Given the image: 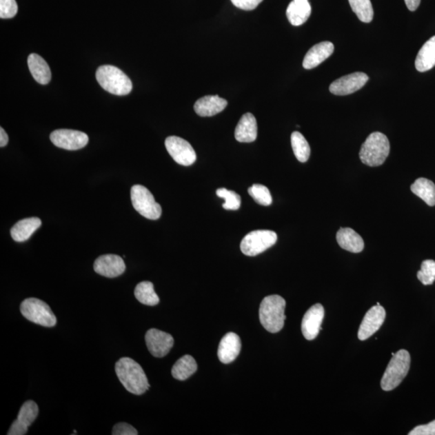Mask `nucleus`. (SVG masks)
Wrapping results in <instances>:
<instances>
[{
	"label": "nucleus",
	"mask_w": 435,
	"mask_h": 435,
	"mask_svg": "<svg viewBox=\"0 0 435 435\" xmlns=\"http://www.w3.org/2000/svg\"><path fill=\"white\" fill-rule=\"evenodd\" d=\"M116 374L129 393L141 395L150 389V385L145 371L131 358H119L116 364Z\"/></svg>",
	"instance_id": "nucleus-1"
},
{
	"label": "nucleus",
	"mask_w": 435,
	"mask_h": 435,
	"mask_svg": "<svg viewBox=\"0 0 435 435\" xmlns=\"http://www.w3.org/2000/svg\"><path fill=\"white\" fill-rule=\"evenodd\" d=\"M285 300L279 295L267 296L263 299L260 310V321L266 331L277 333L284 327Z\"/></svg>",
	"instance_id": "nucleus-2"
},
{
	"label": "nucleus",
	"mask_w": 435,
	"mask_h": 435,
	"mask_svg": "<svg viewBox=\"0 0 435 435\" xmlns=\"http://www.w3.org/2000/svg\"><path fill=\"white\" fill-rule=\"evenodd\" d=\"M390 152L388 137L381 132H372L361 146L360 159L367 166H380L384 164Z\"/></svg>",
	"instance_id": "nucleus-3"
},
{
	"label": "nucleus",
	"mask_w": 435,
	"mask_h": 435,
	"mask_svg": "<svg viewBox=\"0 0 435 435\" xmlns=\"http://www.w3.org/2000/svg\"><path fill=\"white\" fill-rule=\"evenodd\" d=\"M95 76L99 85L109 93L122 97L132 92L131 79L116 66H100Z\"/></svg>",
	"instance_id": "nucleus-4"
},
{
	"label": "nucleus",
	"mask_w": 435,
	"mask_h": 435,
	"mask_svg": "<svg viewBox=\"0 0 435 435\" xmlns=\"http://www.w3.org/2000/svg\"><path fill=\"white\" fill-rule=\"evenodd\" d=\"M392 355L393 358H391L381 382V388L384 391L396 389L407 376L410 367L409 352L403 349Z\"/></svg>",
	"instance_id": "nucleus-5"
},
{
	"label": "nucleus",
	"mask_w": 435,
	"mask_h": 435,
	"mask_svg": "<svg viewBox=\"0 0 435 435\" xmlns=\"http://www.w3.org/2000/svg\"><path fill=\"white\" fill-rule=\"evenodd\" d=\"M21 312L28 321L45 327H54L57 318L49 305L43 301L30 298L23 300L21 305Z\"/></svg>",
	"instance_id": "nucleus-6"
},
{
	"label": "nucleus",
	"mask_w": 435,
	"mask_h": 435,
	"mask_svg": "<svg viewBox=\"0 0 435 435\" xmlns=\"http://www.w3.org/2000/svg\"><path fill=\"white\" fill-rule=\"evenodd\" d=\"M131 199L134 209L142 216L152 221L160 219L162 212L161 205L156 202L154 195L145 186L133 185Z\"/></svg>",
	"instance_id": "nucleus-7"
},
{
	"label": "nucleus",
	"mask_w": 435,
	"mask_h": 435,
	"mask_svg": "<svg viewBox=\"0 0 435 435\" xmlns=\"http://www.w3.org/2000/svg\"><path fill=\"white\" fill-rule=\"evenodd\" d=\"M277 241L276 233L270 230H256L248 233L243 239L241 250L243 254L255 256L274 246Z\"/></svg>",
	"instance_id": "nucleus-8"
},
{
	"label": "nucleus",
	"mask_w": 435,
	"mask_h": 435,
	"mask_svg": "<svg viewBox=\"0 0 435 435\" xmlns=\"http://www.w3.org/2000/svg\"><path fill=\"white\" fill-rule=\"evenodd\" d=\"M165 147L170 155L176 163L189 166L197 159L196 152L188 141L179 136H169L165 140Z\"/></svg>",
	"instance_id": "nucleus-9"
},
{
	"label": "nucleus",
	"mask_w": 435,
	"mask_h": 435,
	"mask_svg": "<svg viewBox=\"0 0 435 435\" xmlns=\"http://www.w3.org/2000/svg\"><path fill=\"white\" fill-rule=\"evenodd\" d=\"M50 140L55 146L61 149L79 150L88 145L89 137L83 132L59 129L50 134Z\"/></svg>",
	"instance_id": "nucleus-10"
},
{
	"label": "nucleus",
	"mask_w": 435,
	"mask_h": 435,
	"mask_svg": "<svg viewBox=\"0 0 435 435\" xmlns=\"http://www.w3.org/2000/svg\"><path fill=\"white\" fill-rule=\"evenodd\" d=\"M145 342L152 356L162 358L168 355L174 346V339L168 333L152 328L145 334Z\"/></svg>",
	"instance_id": "nucleus-11"
},
{
	"label": "nucleus",
	"mask_w": 435,
	"mask_h": 435,
	"mask_svg": "<svg viewBox=\"0 0 435 435\" xmlns=\"http://www.w3.org/2000/svg\"><path fill=\"white\" fill-rule=\"evenodd\" d=\"M369 81V76L362 72H356L351 74L343 76L330 85V92L334 95L344 97L358 92Z\"/></svg>",
	"instance_id": "nucleus-12"
},
{
	"label": "nucleus",
	"mask_w": 435,
	"mask_h": 435,
	"mask_svg": "<svg viewBox=\"0 0 435 435\" xmlns=\"http://www.w3.org/2000/svg\"><path fill=\"white\" fill-rule=\"evenodd\" d=\"M386 312L381 305L372 307L365 314L358 332V338L361 341H365L378 331L384 323Z\"/></svg>",
	"instance_id": "nucleus-13"
},
{
	"label": "nucleus",
	"mask_w": 435,
	"mask_h": 435,
	"mask_svg": "<svg viewBox=\"0 0 435 435\" xmlns=\"http://www.w3.org/2000/svg\"><path fill=\"white\" fill-rule=\"evenodd\" d=\"M94 270L99 275L114 279L123 274L126 265L122 257L108 254L99 256L95 260Z\"/></svg>",
	"instance_id": "nucleus-14"
},
{
	"label": "nucleus",
	"mask_w": 435,
	"mask_h": 435,
	"mask_svg": "<svg viewBox=\"0 0 435 435\" xmlns=\"http://www.w3.org/2000/svg\"><path fill=\"white\" fill-rule=\"evenodd\" d=\"M324 308L321 304H315L305 314L302 322V332L307 341H313L318 336L324 318Z\"/></svg>",
	"instance_id": "nucleus-15"
},
{
	"label": "nucleus",
	"mask_w": 435,
	"mask_h": 435,
	"mask_svg": "<svg viewBox=\"0 0 435 435\" xmlns=\"http://www.w3.org/2000/svg\"><path fill=\"white\" fill-rule=\"evenodd\" d=\"M241 351V338L236 333L229 332L221 339L218 349V357L223 364H230Z\"/></svg>",
	"instance_id": "nucleus-16"
},
{
	"label": "nucleus",
	"mask_w": 435,
	"mask_h": 435,
	"mask_svg": "<svg viewBox=\"0 0 435 435\" xmlns=\"http://www.w3.org/2000/svg\"><path fill=\"white\" fill-rule=\"evenodd\" d=\"M334 50L332 42L323 41L315 45L305 54L303 60V67L307 70H312L323 63L325 60L331 57Z\"/></svg>",
	"instance_id": "nucleus-17"
},
{
	"label": "nucleus",
	"mask_w": 435,
	"mask_h": 435,
	"mask_svg": "<svg viewBox=\"0 0 435 435\" xmlns=\"http://www.w3.org/2000/svg\"><path fill=\"white\" fill-rule=\"evenodd\" d=\"M227 106L226 99L218 95H208L197 100L194 104V111L202 117H214L221 113Z\"/></svg>",
	"instance_id": "nucleus-18"
},
{
	"label": "nucleus",
	"mask_w": 435,
	"mask_h": 435,
	"mask_svg": "<svg viewBox=\"0 0 435 435\" xmlns=\"http://www.w3.org/2000/svg\"><path fill=\"white\" fill-rule=\"evenodd\" d=\"M236 141L241 143L255 141L257 137L256 119L252 113H246L239 121L235 131Z\"/></svg>",
	"instance_id": "nucleus-19"
},
{
	"label": "nucleus",
	"mask_w": 435,
	"mask_h": 435,
	"mask_svg": "<svg viewBox=\"0 0 435 435\" xmlns=\"http://www.w3.org/2000/svg\"><path fill=\"white\" fill-rule=\"evenodd\" d=\"M312 14L309 0H293L286 10V16L291 25L300 26L307 22Z\"/></svg>",
	"instance_id": "nucleus-20"
},
{
	"label": "nucleus",
	"mask_w": 435,
	"mask_h": 435,
	"mask_svg": "<svg viewBox=\"0 0 435 435\" xmlns=\"http://www.w3.org/2000/svg\"><path fill=\"white\" fill-rule=\"evenodd\" d=\"M336 240L338 245L344 250L353 253H358L364 250V240L352 228L339 229L336 234Z\"/></svg>",
	"instance_id": "nucleus-21"
},
{
	"label": "nucleus",
	"mask_w": 435,
	"mask_h": 435,
	"mask_svg": "<svg viewBox=\"0 0 435 435\" xmlns=\"http://www.w3.org/2000/svg\"><path fill=\"white\" fill-rule=\"evenodd\" d=\"M28 65L33 79L38 83L46 85L50 82L52 74L50 66L40 55L32 54L28 56Z\"/></svg>",
	"instance_id": "nucleus-22"
},
{
	"label": "nucleus",
	"mask_w": 435,
	"mask_h": 435,
	"mask_svg": "<svg viewBox=\"0 0 435 435\" xmlns=\"http://www.w3.org/2000/svg\"><path fill=\"white\" fill-rule=\"evenodd\" d=\"M41 226L39 218L32 217L23 219L17 222L11 229V236L17 242H25L30 239L32 234Z\"/></svg>",
	"instance_id": "nucleus-23"
},
{
	"label": "nucleus",
	"mask_w": 435,
	"mask_h": 435,
	"mask_svg": "<svg viewBox=\"0 0 435 435\" xmlns=\"http://www.w3.org/2000/svg\"><path fill=\"white\" fill-rule=\"evenodd\" d=\"M435 66V36L425 43L415 60V67L419 72H427Z\"/></svg>",
	"instance_id": "nucleus-24"
},
{
	"label": "nucleus",
	"mask_w": 435,
	"mask_h": 435,
	"mask_svg": "<svg viewBox=\"0 0 435 435\" xmlns=\"http://www.w3.org/2000/svg\"><path fill=\"white\" fill-rule=\"evenodd\" d=\"M411 191L429 207L435 205V185L432 181L420 178L411 185Z\"/></svg>",
	"instance_id": "nucleus-25"
},
{
	"label": "nucleus",
	"mask_w": 435,
	"mask_h": 435,
	"mask_svg": "<svg viewBox=\"0 0 435 435\" xmlns=\"http://www.w3.org/2000/svg\"><path fill=\"white\" fill-rule=\"evenodd\" d=\"M198 370L197 363L194 357L185 355L176 361L172 369V376L179 381H185Z\"/></svg>",
	"instance_id": "nucleus-26"
},
{
	"label": "nucleus",
	"mask_w": 435,
	"mask_h": 435,
	"mask_svg": "<svg viewBox=\"0 0 435 435\" xmlns=\"http://www.w3.org/2000/svg\"><path fill=\"white\" fill-rule=\"evenodd\" d=\"M136 299L141 303L146 305H156L160 303V299L154 290V284L150 281H142L139 283L134 291Z\"/></svg>",
	"instance_id": "nucleus-27"
},
{
	"label": "nucleus",
	"mask_w": 435,
	"mask_h": 435,
	"mask_svg": "<svg viewBox=\"0 0 435 435\" xmlns=\"http://www.w3.org/2000/svg\"><path fill=\"white\" fill-rule=\"evenodd\" d=\"M291 145H292L296 159L300 162H303V163L309 160L310 147L303 134L299 132H294L292 135H291Z\"/></svg>",
	"instance_id": "nucleus-28"
},
{
	"label": "nucleus",
	"mask_w": 435,
	"mask_h": 435,
	"mask_svg": "<svg viewBox=\"0 0 435 435\" xmlns=\"http://www.w3.org/2000/svg\"><path fill=\"white\" fill-rule=\"evenodd\" d=\"M348 1L358 20L364 23H370L374 20V11L371 0H348Z\"/></svg>",
	"instance_id": "nucleus-29"
},
{
	"label": "nucleus",
	"mask_w": 435,
	"mask_h": 435,
	"mask_svg": "<svg viewBox=\"0 0 435 435\" xmlns=\"http://www.w3.org/2000/svg\"><path fill=\"white\" fill-rule=\"evenodd\" d=\"M38 413H39V408L37 403L33 401H28L21 406L16 421L23 427L28 429L36 420Z\"/></svg>",
	"instance_id": "nucleus-30"
},
{
	"label": "nucleus",
	"mask_w": 435,
	"mask_h": 435,
	"mask_svg": "<svg viewBox=\"0 0 435 435\" xmlns=\"http://www.w3.org/2000/svg\"><path fill=\"white\" fill-rule=\"evenodd\" d=\"M248 194L256 201L258 204L270 205L272 203V195L266 186L261 184H254L248 189Z\"/></svg>",
	"instance_id": "nucleus-31"
},
{
	"label": "nucleus",
	"mask_w": 435,
	"mask_h": 435,
	"mask_svg": "<svg viewBox=\"0 0 435 435\" xmlns=\"http://www.w3.org/2000/svg\"><path fill=\"white\" fill-rule=\"evenodd\" d=\"M216 194L219 198L225 199V203L223 205L224 209L236 210L241 208V196L234 192V191L228 190L225 188H221L217 190Z\"/></svg>",
	"instance_id": "nucleus-32"
},
{
	"label": "nucleus",
	"mask_w": 435,
	"mask_h": 435,
	"mask_svg": "<svg viewBox=\"0 0 435 435\" xmlns=\"http://www.w3.org/2000/svg\"><path fill=\"white\" fill-rule=\"evenodd\" d=\"M418 279L425 285H432L435 281V261L427 260L421 265L418 272Z\"/></svg>",
	"instance_id": "nucleus-33"
},
{
	"label": "nucleus",
	"mask_w": 435,
	"mask_h": 435,
	"mask_svg": "<svg viewBox=\"0 0 435 435\" xmlns=\"http://www.w3.org/2000/svg\"><path fill=\"white\" fill-rule=\"evenodd\" d=\"M17 12L16 0H0V18L11 19L15 17Z\"/></svg>",
	"instance_id": "nucleus-34"
},
{
	"label": "nucleus",
	"mask_w": 435,
	"mask_h": 435,
	"mask_svg": "<svg viewBox=\"0 0 435 435\" xmlns=\"http://www.w3.org/2000/svg\"><path fill=\"white\" fill-rule=\"evenodd\" d=\"M113 435H137V430L125 423H119L114 425L112 429Z\"/></svg>",
	"instance_id": "nucleus-35"
},
{
	"label": "nucleus",
	"mask_w": 435,
	"mask_h": 435,
	"mask_svg": "<svg viewBox=\"0 0 435 435\" xmlns=\"http://www.w3.org/2000/svg\"><path fill=\"white\" fill-rule=\"evenodd\" d=\"M236 8L245 11L254 10L263 0H231Z\"/></svg>",
	"instance_id": "nucleus-36"
},
{
	"label": "nucleus",
	"mask_w": 435,
	"mask_h": 435,
	"mask_svg": "<svg viewBox=\"0 0 435 435\" xmlns=\"http://www.w3.org/2000/svg\"><path fill=\"white\" fill-rule=\"evenodd\" d=\"M409 435H435V420L427 425H421L411 430Z\"/></svg>",
	"instance_id": "nucleus-37"
},
{
	"label": "nucleus",
	"mask_w": 435,
	"mask_h": 435,
	"mask_svg": "<svg viewBox=\"0 0 435 435\" xmlns=\"http://www.w3.org/2000/svg\"><path fill=\"white\" fill-rule=\"evenodd\" d=\"M405 3L410 12H414L418 8L421 0H405Z\"/></svg>",
	"instance_id": "nucleus-38"
},
{
	"label": "nucleus",
	"mask_w": 435,
	"mask_h": 435,
	"mask_svg": "<svg viewBox=\"0 0 435 435\" xmlns=\"http://www.w3.org/2000/svg\"><path fill=\"white\" fill-rule=\"evenodd\" d=\"M8 136L3 128H0V147L3 148L8 145Z\"/></svg>",
	"instance_id": "nucleus-39"
}]
</instances>
